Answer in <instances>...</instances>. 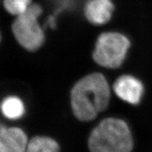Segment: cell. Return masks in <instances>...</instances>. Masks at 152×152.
Masks as SVG:
<instances>
[{
  "label": "cell",
  "mask_w": 152,
  "mask_h": 152,
  "mask_svg": "<svg viewBox=\"0 0 152 152\" xmlns=\"http://www.w3.org/2000/svg\"><path fill=\"white\" fill-rule=\"evenodd\" d=\"M114 12L112 0H87L84 14L89 22L95 26H102L111 20Z\"/></svg>",
  "instance_id": "52a82bcc"
},
{
  "label": "cell",
  "mask_w": 152,
  "mask_h": 152,
  "mask_svg": "<svg viewBox=\"0 0 152 152\" xmlns=\"http://www.w3.org/2000/svg\"><path fill=\"white\" fill-rule=\"evenodd\" d=\"M32 4V0H3L5 10L16 17L26 12Z\"/></svg>",
  "instance_id": "30bf717a"
},
{
  "label": "cell",
  "mask_w": 152,
  "mask_h": 152,
  "mask_svg": "<svg viewBox=\"0 0 152 152\" xmlns=\"http://www.w3.org/2000/svg\"><path fill=\"white\" fill-rule=\"evenodd\" d=\"M113 91L123 102L136 105L143 96L144 86L142 82L134 76L123 75L114 83Z\"/></svg>",
  "instance_id": "5b68a950"
},
{
  "label": "cell",
  "mask_w": 152,
  "mask_h": 152,
  "mask_svg": "<svg viewBox=\"0 0 152 152\" xmlns=\"http://www.w3.org/2000/svg\"><path fill=\"white\" fill-rule=\"evenodd\" d=\"M0 109L4 117L10 120H18L23 116L25 113L23 102L16 96L6 97L1 102Z\"/></svg>",
  "instance_id": "ba28073f"
},
{
  "label": "cell",
  "mask_w": 152,
  "mask_h": 152,
  "mask_svg": "<svg viewBox=\"0 0 152 152\" xmlns=\"http://www.w3.org/2000/svg\"><path fill=\"white\" fill-rule=\"evenodd\" d=\"M88 147L90 152H131L133 148L132 133L123 120L108 118L92 131Z\"/></svg>",
  "instance_id": "7a4b0ae2"
},
{
  "label": "cell",
  "mask_w": 152,
  "mask_h": 152,
  "mask_svg": "<svg viewBox=\"0 0 152 152\" xmlns=\"http://www.w3.org/2000/svg\"><path fill=\"white\" fill-rule=\"evenodd\" d=\"M42 14L40 6L33 3L26 12L16 17L11 26L16 41L28 51L37 50L45 42V33L39 22Z\"/></svg>",
  "instance_id": "3957f363"
},
{
  "label": "cell",
  "mask_w": 152,
  "mask_h": 152,
  "mask_svg": "<svg viewBox=\"0 0 152 152\" xmlns=\"http://www.w3.org/2000/svg\"><path fill=\"white\" fill-rule=\"evenodd\" d=\"M130 47V39L123 33L105 32L96 39L93 59L102 67L117 68L124 62Z\"/></svg>",
  "instance_id": "277c9868"
},
{
  "label": "cell",
  "mask_w": 152,
  "mask_h": 152,
  "mask_svg": "<svg viewBox=\"0 0 152 152\" xmlns=\"http://www.w3.org/2000/svg\"><path fill=\"white\" fill-rule=\"evenodd\" d=\"M0 41H1V34H0Z\"/></svg>",
  "instance_id": "7c38bea8"
},
{
  "label": "cell",
  "mask_w": 152,
  "mask_h": 152,
  "mask_svg": "<svg viewBox=\"0 0 152 152\" xmlns=\"http://www.w3.org/2000/svg\"><path fill=\"white\" fill-rule=\"evenodd\" d=\"M25 152H59V146L52 138L37 136L28 141Z\"/></svg>",
  "instance_id": "9c48e42d"
},
{
  "label": "cell",
  "mask_w": 152,
  "mask_h": 152,
  "mask_svg": "<svg viewBox=\"0 0 152 152\" xmlns=\"http://www.w3.org/2000/svg\"><path fill=\"white\" fill-rule=\"evenodd\" d=\"M47 24L49 25L50 28H54L56 26V20L54 18H49L48 21H47Z\"/></svg>",
  "instance_id": "8fae6325"
},
{
  "label": "cell",
  "mask_w": 152,
  "mask_h": 152,
  "mask_svg": "<svg viewBox=\"0 0 152 152\" xmlns=\"http://www.w3.org/2000/svg\"><path fill=\"white\" fill-rule=\"evenodd\" d=\"M28 143L27 135L22 129L0 123V152H25Z\"/></svg>",
  "instance_id": "8992f818"
},
{
  "label": "cell",
  "mask_w": 152,
  "mask_h": 152,
  "mask_svg": "<svg viewBox=\"0 0 152 152\" xmlns=\"http://www.w3.org/2000/svg\"><path fill=\"white\" fill-rule=\"evenodd\" d=\"M111 90L99 73L89 74L75 83L71 93L73 113L79 121H92L109 106Z\"/></svg>",
  "instance_id": "6da1fadb"
}]
</instances>
